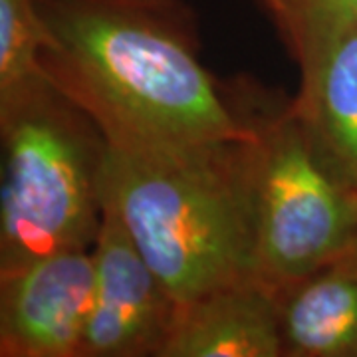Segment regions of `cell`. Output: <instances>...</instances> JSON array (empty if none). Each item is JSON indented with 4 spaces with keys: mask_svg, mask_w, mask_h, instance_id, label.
Masks as SVG:
<instances>
[{
    "mask_svg": "<svg viewBox=\"0 0 357 357\" xmlns=\"http://www.w3.org/2000/svg\"><path fill=\"white\" fill-rule=\"evenodd\" d=\"M46 79L93 119L109 147L163 151L246 139L236 109L199 58L183 0H38Z\"/></svg>",
    "mask_w": 357,
    "mask_h": 357,
    "instance_id": "cell-1",
    "label": "cell"
},
{
    "mask_svg": "<svg viewBox=\"0 0 357 357\" xmlns=\"http://www.w3.org/2000/svg\"><path fill=\"white\" fill-rule=\"evenodd\" d=\"M255 135L163 151L107 145L103 195L178 306L252 278Z\"/></svg>",
    "mask_w": 357,
    "mask_h": 357,
    "instance_id": "cell-2",
    "label": "cell"
},
{
    "mask_svg": "<svg viewBox=\"0 0 357 357\" xmlns=\"http://www.w3.org/2000/svg\"><path fill=\"white\" fill-rule=\"evenodd\" d=\"M0 272L91 248L102 225L107 141L50 82L0 109Z\"/></svg>",
    "mask_w": 357,
    "mask_h": 357,
    "instance_id": "cell-3",
    "label": "cell"
},
{
    "mask_svg": "<svg viewBox=\"0 0 357 357\" xmlns=\"http://www.w3.org/2000/svg\"><path fill=\"white\" fill-rule=\"evenodd\" d=\"M252 119L250 276L278 294L351 250L357 192L321 161L290 103Z\"/></svg>",
    "mask_w": 357,
    "mask_h": 357,
    "instance_id": "cell-4",
    "label": "cell"
},
{
    "mask_svg": "<svg viewBox=\"0 0 357 357\" xmlns=\"http://www.w3.org/2000/svg\"><path fill=\"white\" fill-rule=\"evenodd\" d=\"M91 256L96 286L82 357H159L177 318V300L103 191Z\"/></svg>",
    "mask_w": 357,
    "mask_h": 357,
    "instance_id": "cell-5",
    "label": "cell"
},
{
    "mask_svg": "<svg viewBox=\"0 0 357 357\" xmlns=\"http://www.w3.org/2000/svg\"><path fill=\"white\" fill-rule=\"evenodd\" d=\"M93 286L91 248L0 272V357H82Z\"/></svg>",
    "mask_w": 357,
    "mask_h": 357,
    "instance_id": "cell-6",
    "label": "cell"
},
{
    "mask_svg": "<svg viewBox=\"0 0 357 357\" xmlns=\"http://www.w3.org/2000/svg\"><path fill=\"white\" fill-rule=\"evenodd\" d=\"M159 357H284L276 294L243 278L181 304Z\"/></svg>",
    "mask_w": 357,
    "mask_h": 357,
    "instance_id": "cell-7",
    "label": "cell"
},
{
    "mask_svg": "<svg viewBox=\"0 0 357 357\" xmlns=\"http://www.w3.org/2000/svg\"><path fill=\"white\" fill-rule=\"evenodd\" d=\"M294 114L321 161L357 192V28L321 42L300 62Z\"/></svg>",
    "mask_w": 357,
    "mask_h": 357,
    "instance_id": "cell-8",
    "label": "cell"
},
{
    "mask_svg": "<svg viewBox=\"0 0 357 357\" xmlns=\"http://www.w3.org/2000/svg\"><path fill=\"white\" fill-rule=\"evenodd\" d=\"M286 357H357V264L340 258L276 294Z\"/></svg>",
    "mask_w": 357,
    "mask_h": 357,
    "instance_id": "cell-9",
    "label": "cell"
},
{
    "mask_svg": "<svg viewBox=\"0 0 357 357\" xmlns=\"http://www.w3.org/2000/svg\"><path fill=\"white\" fill-rule=\"evenodd\" d=\"M44 42L38 0H0V109L48 82L40 66Z\"/></svg>",
    "mask_w": 357,
    "mask_h": 357,
    "instance_id": "cell-10",
    "label": "cell"
},
{
    "mask_svg": "<svg viewBox=\"0 0 357 357\" xmlns=\"http://www.w3.org/2000/svg\"><path fill=\"white\" fill-rule=\"evenodd\" d=\"M300 62L321 42L357 28V0H260Z\"/></svg>",
    "mask_w": 357,
    "mask_h": 357,
    "instance_id": "cell-11",
    "label": "cell"
},
{
    "mask_svg": "<svg viewBox=\"0 0 357 357\" xmlns=\"http://www.w3.org/2000/svg\"><path fill=\"white\" fill-rule=\"evenodd\" d=\"M344 258H347V260H351V262H356L357 264V236H356V243H354V246H351V250H349Z\"/></svg>",
    "mask_w": 357,
    "mask_h": 357,
    "instance_id": "cell-12",
    "label": "cell"
}]
</instances>
